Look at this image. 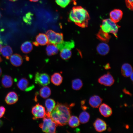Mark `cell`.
Wrapping results in <instances>:
<instances>
[{
  "mask_svg": "<svg viewBox=\"0 0 133 133\" xmlns=\"http://www.w3.org/2000/svg\"><path fill=\"white\" fill-rule=\"evenodd\" d=\"M35 81L36 84L41 86H45L50 83V77L46 73L37 72L35 76Z\"/></svg>",
  "mask_w": 133,
  "mask_h": 133,
  "instance_id": "7",
  "label": "cell"
},
{
  "mask_svg": "<svg viewBox=\"0 0 133 133\" xmlns=\"http://www.w3.org/2000/svg\"><path fill=\"white\" fill-rule=\"evenodd\" d=\"M97 38L100 40L104 43L109 42L111 36L108 33L104 32L101 29L96 34Z\"/></svg>",
  "mask_w": 133,
  "mask_h": 133,
  "instance_id": "21",
  "label": "cell"
},
{
  "mask_svg": "<svg viewBox=\"0 0 133 133\" xmlns=\"http://www.w3.org/2000/svg\"><path fill=\"white\" fill-rule=\"evenodd\" d=\"M121 73L124 77H128L133 73L132 66L129 64L125 63L123 64L121 67Z\"/></svg>",
  "mask_w": 133,
  "mask_h": 133,
  "instance_id": "19",
  "label": "cell"
},
{
  "mask_svg": "<svg viewBox=\"0 0 133 133\" xmlns=\"http://www.w3.org/2000/svg\"><path fill=\"white\" fill-rule=\"evenodd\" d=\"M1 51L2 55L7 59H9L13 53L12 48L8 45L4 46L2 47Z\"/></svg>",
  "mask_w": 133,
  "mask_h": 133,
  "instance_id": "25",
  "label": "cell"
},
{
  "mask_svg": "<svg viewBox=\"0 0 133 133\" xmlns=\"http://www.w3.org/2000/svg\"><path fill=\"white\" fill-rule=\"evenodd\" d=\"M31 112L34 118L35 119L43 118L46 116L45 107L39 103L32 107Z\"/></svg>",
  "mask_w": 133,
  "mask_h": 133,
  "instance_id": "8",
  "label": "cell"
},
{
  "mask_svg": "<svg viewBox=\"0 0 133 133\" xmlns=\"http://www.w3.org/2000/svg\"><path fill=\"white\" fill-rule=\"evenodd\" d=\"M17 85L20 90L26 91L31 90L34 87L33 85L29 86V81L25 78H22L20 79L17 82Z\"/></svg>",
  "mask_w": 133,
  "mask_h": 133,
  "instance_id": "10",
  "label": "cell"
},
{
  "mask_svg": "<svg viewBox=\"0 0 133 133\" xmlns=\"http://www.w3.org/2000/svg\"><path fill=\"white\" fill-rule=\"evenodd\" d=\"M123 91L125 94L130 95V96H131L132 95V94L130 93L129 91L127 90L125 88H124L123 89Z\"/></svg>",
  "mask_w": 133,
  "mask_h": 133,
  "instance_id": "35",
  "label": "cell"
},
{
  "mask_svg": "<svg viewBox=\"0 0 133 133\" xmlns=\"http://www.w3.org/2000/svg\"><path fill=\"white\" fill-rule=\"evenodd\" d=\"M2 73V70L1 68L0 67V76H1V75Z\"/></svg>",
  "mask_w": 133,
  "mask_h": 133,
  "instance_id": "42",
  "label": "cell"
},
{
  "mask_svg": "<svg viewBox=\"0 0 133 133\" xmlns=\"http://www.w3.org/2000/svg\"><path fill=\"white\" fill-rule=\"evenodd\" d=\"M104 67L105 69H108L111 68L110 64L109 63H108L106 65H105Z\"/></svg>",
  "mask_w": 133,
  "mask_h": 133,
  "instance_id": "36",
  "label": "cell"
},
{
  "mask_svg": "<svg viewBox=\"0 0 133 133\" xmlns=\"http://www.w3.org/2000/svg\"><path fill=\"white\" fill-rule=\"evenodd\" d=\"M2 47V45L0 44V52L1 50Z\"/></svg>",
  "mask_w": 133,
  "mask_h": 133,
  "instance_id": "44",
  "label": "cell"
},
{
  "mask_svg": "<svg viewBox=\"0 0 133 133\" xmlns=\"http://www.w3.org/2000/svg\"><path fill=\"white\" fill-rule=\"evenodd\" d=\"M85 100H84L83 101H82L81 102V104L82 105H83L85 103Z\"/></svg>",
  "mask_w": 133,
  "mask_h": 133,
  "instance_id": "40",
  "label": "cell"
},
{
  "mask_svg": "<svg viewBox=\"0 0 133 133\" xmlns=\"http://www.w3.org/2000/svg\"><path fill=\"white\" fill-rule=\"evenodd\" d=\"M70 115V106L66 103L57 102L50 113V117L57 126H61L67 124Z\"/></svg>",
  "mask_w": 133,
  "mask_h": 133,
  "instance_id": "1",
  "label": "cell"
},
{
  "mask_svg": "<svg viewBox=\"0 0 133 133\" xmlns=\"http://www.w3.org/2000/svg\"><path fill=\"white\" fill-rule=\"evenodd\" d=\"M1 13L0 12V17H1Z\"/></svg>",
  "mask_w": 133,
  "mask_h": 133,
  "instance_id": "47",
  "label": "cell"
},
{
  "mask_svg": "<svg viewBox=\"0 0 133 133\" xmlns=\"http://www.w3.org/2000/svg\"><path fill=\"white\" fill-rule=\"evenodd\" d=\"M46 50L47 54L49 56L57 54L59 50L56 45L50 43L47 45Z\"/></svg>",
  "mask_w": 133,
  "mask_h": 133,
  "instance_id": "22",
  "label": "cell"
},
{
  "mask_svg": "<svg viewBox=\"0 0 133 133\" xmlns=\"http://www.w3.org/2000/svg\"><path fill=\"white\" fill-rule=\"evenodd\" d=\"M63 78L59 73H54L51 76L50 80L51 82L55 85L58 86L62 83Z\"/></svg>",
  "mask_w": 133,
  "mask_h": 133,
  "instance_id": "23",
  "label": "cell"
},
{
  "mask_svg": "<svg viewBox=\"0 0 133 133\" xmlns=\"http://www.w3.org/2000/svg\"><path fill=\"white\" fill-rule=\"evenodd\" d=\"M100 84L105 86H110L114 83L115 80L112 75L109 72L101 76L98 80Z\"/></svg>",
  "mask_w": 133,
  "mask_h": 133,
  "instance_id": "9",
  "label": "cell"
},
{
  "mask_svg": "<svg viewBox=\"0 0 133 133\" xmlns=\"http://www.w3.org/2000/svg\"><path fill=\"white\" fill-rule=\"evenodd\" d=\"M90 17L87 11L80 6L73 7L70 11L68 21L82 28L87 27Z\"/></svg>",
  "mask_w": 133,
  "mask_h": 133,
  "instance_id": "2",
  "label": "cell"
},
{
  "mask_svg": "<svg viewBox=\"0 0 133 133\" xmlns=\"http://www.w3.org/2000/svg\"><path fill=\"white\" fill-rule=\"evenodd\" d=\"M42 131L46 133H55L56 131V126L55 123L51 118L46 116L44 118L42 123L39 125Z\"/></svg>",
  "mask_w": 133,
  "mask_h": 133,
  "instance_id": "5",
  "label": "cell"
},
{
  "mask_svg": "<svg viewBox=\"0 0 133 133\" xmlns=\"http://www.w3.org/2000/svg\"><path fill=\"white\" fill-rule=\"evenodd\" d=\"M90 118V115L89 113L85 111H83L80 114L78 118L80 123L84 124L88 122Z\"/></svg>",
  "mask_w": 133,
  "mask_h": 133,
  "instance_id": "29",
  "label": "cell"
},
{
  "mask_svg": "<svg viewBox=\"0 0 133 133\" xmlns=\"http://www.w3.org/2000/svg\"><path fill=\"white\" fill-rule=\"evenodd\" d=\"M55 101L52 99H48L46 100L45 102L46 108V116L50 117V114L55 107Z\"/></svg>",
  "mask_w": 133,
  "mask_h": 133,
  "instance_id": "17",
  "label": "cell"
},
{
  "mask_svg": "<svg viewBox=\"0 0 133 133\" xmlns=\"http://www.w3.org/2000/svg\"><path fill=\"white\" fill-rule=\"evenodd\" d=\"M5 111L6 109L3 106H0V118L3 116Z\"/></svg>",
  "mask_w": 133,
  "mask_h": 133,
  "instance_id": "34",
  "label": "cell"
},
{
  "mask_svg": "<svg viewBox=\"0 0 133 133\" xmlns=\"http://www.w3.org/2000/svg\"><path fill=\"white\" fill-rule=\"evenodd\" d=\"M10 1H16L17 0H9Z\"/></svg>",
  "mask_w": 133,
  "mask_h": 133,
  "instance_id": "45",
  "label": "cell"
},
{
  "mask_svg": "<svg viewBox=\"0 0 133 133\" xmlns=\"http://www.w3.org/2000/svg\"><path fill=\"white\" fill-rule=\"evenodd\" d=\"M2 61V59L0 56V63Z\"/></svg>",
  "mask_w": 133,
  "mask_h": 133,
  "instance_id": "46",
  "label": "cell"
},
{
  "mask_svg": "<svg viewBox=\"0 0 133 133\" xmlns=\"http://www.w3.org/2000/svg\"><path fill=\"white\" fill-rule=\"evenodd\" d=\"M60 51V55L63 59L66 60L69 59L72 55L71 50L74 46L73 41L64 42L56 45Z\"/></svg>",
  "mask_w": 133,
  "mask_h": 133,
  "instance_id": "3",
  "label": "cell"
},
{
  "mask_svg": "<svg viewBox=\"0 0 133 133\" xmlns=\"http://www.w3.org/2000/svg\"><path fill=\"white\" fill-rule=\"evenodd\" d=\"M46 34L49 43L57 45L63 42V36L61 33H56L49 30L47 31Z\"/></svg>",
  "mask_w": 133,
  "mask_h": 133,
  "instance_id": "6",
  "label": "cell"
},
{
  "mask_svg": "<svg viewBox=\"0 0 133 133\" xmlns=\"http://www.w3.org/2000/svg\"><path fill=\"white\" fill-rule=\"evenodd\" d=\"M32 2H36L38 1L39 0H29Z\"/></svg>",
  "mask_w": 133,
  "mask_h": 133,
  "instance_id": "41",
  "label": "cell"
},
{
  "mask_svg": "<svg viewBox=\"0 0 133 133\" xmlns=\"http://www.w3.org/2000/svg\"><path fill=\"white\" fill-rule=\"evenodd\" d=\"M102 99L97 95H94L90 98L89 102L90 105L92 107L97 108L101 104Z\"/></svg>",
  "mask_w": 133,
  "mask_h": 133,
  "instance_id": "20",
  "label": "cell"
},
{
  "mask_svg": "<svg viewBox=\"0 0 133 133\" xmlns=\"http://www.w3.org/2000/svg\"><path fill=\"white\" fill-rule=\"evenodd\" d=\"M120 27L110 18L103 20L100 26L101 29L104 32L110 33L113 34L116 37H117V33Z\"/></svg>",
  "mask_w": 133,
  "mask_h": 133,
  "instance_id": "4",
  "label": "cell"
},
{
  "mask_svg": "<svg viewBox=\"0 0 133 133\" xmlns=\"http://www.w3.org/2000/svg\"><path fill=\"white\" fill-rule=\"evenodd\" d=\"M10 58L11 64L15 66H20L23 62L22 56L19 54L15 53L11 55Z\"/></svg>",
  "mask_w": 133,
  "mask_h": 133,
  "instance_id": "18",
  "label": "cell"
},
{
  "mask_svg": "<svg viewBox=\"0 0 133 133\" xmlns=\"http://www.w3.org/2000/svg\"><path fill=\"white\" fill-rule=\"evenodd\" d=\"M97 52L102 55H105L107 54L110 50V47L107 43L104 42L99 43L96 47Z\"/></svg>",
  "mask_w": 133,
  "mask_h": 133,
  "instance_id": "15",
  "label": "cell"
},
{
  "mask_svg": "<svg viewBox=\"0 0 133 133\" xmlns=\"http://www.w3.org/2000/svg\"><path fill=\"white\" fill-rule=\"evenodd\" d=\"M21 49L23 52L28 53L31 52L33 49V46L29 41H26L21 45Z\"/></svg>",
  "mask_w": 133,
  "mask_h": 133,
  "instance_id": "26",
  "label": "cell"
},
{
  "mask_svg": "<svg viewBox=\"0 0 133 133\" xmlns=\"http://www.w3.org/2000/svg\"><path fill=\"white\" fill-rule=\"evenodd\" d=\"M31 15V13H27L23 18L24 21L26 23H30V21L32 19Z\"/></svg>",
  "mask_w": 133,
  "mask_h": 133,
  "instance_id": "33",
  "label": "cell"
},
{
  "mask_svg": "<svg viewBox=\"0 0 133 133\" xmlns=\"http://www.w3.org/2000/svg\"><path fill=\"white\" fill-rule=\"evenodd\" d=\"M82 109L83 110H86L87 108V107L85 106H83L82 107Z\"/></svg>",
  "mask_w": 133,
  "mask_h": 133,
  "instance_id": "37",
  "label": "cell"
},
{
  "mask_svg": "<svg viewBox=\"0 0 133 133\" xmlns=\"http://www.w3.org/2000/svg\"><path fill=\"white\" fill-rule=\"evenodd\" d=\"M18 100V97L17 94L14 91L9 92L5 99L6 102L8 104L12 105L16 103Z\"/></svg>",
  "mask_w": 133,
  "mask_h": 133,
  "instance_id": "14",
  "label": "cell"
},
{
  "mask_svg": "<svg viewBox=\"0 0 133 133\" xmlns=\"http://www.w3.org/2000/svg\"><path fill=\"white\" fill-rule=\"evenodd\" d=\"M100 106L99 111L103 116L105 117H108L112 115V110L108 105L104 103Z\"/></svg>",
  "mask_w": 133,
  "mask_h": 133,
  "instance_id": "16",
  "label": "cell"
},
{
  "mask_svg": "<svg viewBox=\"0 0 133 133\" xmlns=\"http://www.w3.org/2000/svg\"><path fill=\"white\" fill-rule=\"evenodd\" d=\"M83 85V82L79 79H76L72 81V87L74 90H79L82 88Z\"/></svg>",
  "mask_w": 133,
  "mask_h": 133,
  "instance_id": "30",
  "label": "cell"
},
{
  "mask_svg": "<svg viewBox=\"0 0 133 133\" xmlns=\"http://www.w3.org/2000/svg\"><path fill=\"white\" fill-rule=\"evenodd\" d=\"M123 13L121 10L115 9L112 11L110 13V19L116 23L118 22L121 19Z\"/></svg>",
  "mask_w": 133,
  "mask_h": 133,
  "instance_id": "12",
  "label": "cell"
},
{
  "mask_svg": "<svg viewBox=\"0 0 133 133\" xmlns=\"http://www.w3.org/2000/svg\"><path fill=\"white\" fill-rule=\"evenodd\" d=\"M130 78L131 79V80H132V81H133V73H132V74H131V75L130 76Z\"/></svg>",
  "mask_w": 133,
  "mask_h": 133,
  "instance_id": "39",
  "label": "cell"
},
{
  "mask_svg": "<svg viewBox=\"0 0 133 133\" xmlns=\"http://www.w3.org/2000/svg\"><path fill=\"white\" fill-rule=\"evenodd\" d=\"M94 126L98 132H101L105 131L107 129V124L103 120L98 118L93 123Z\"/></svg>",
  "mask_w": 133,
  "mask_h": 133,
  "instance_id": "13",
  "label": "cell"
},
{
  "mask_svg": "<svg viewBox=\"0 0 133 133\" xmlns=\"http://www.w3.org/2000/svg\"><path fill=\"white\" fill-rule=\"evenodd\" d=\"M125 2L127 7L131 10L133 11V0H125Z\"/></svg>",
  "mask_w": 133,
  "mask_h": 133,
  "instance_id": "32",
  "label": "cell"
},
{
  "mask_svg": "<svg viewBox=\"0 0 133 133\" xmlns=\"http://www.w3.org/2000/svg\"><path fill=\"white\" fill-rule=\"evenodd\" d=\"M51 91L50 88L47 86H44L39 91L40 96L44 98L48 97L51 95Z\"/></svg>",
  "mask_w": 133,
  "mask_h": 133,
  "instance_id": "28",
  "label": "cell"
},
{
  "mask_svg": "<svg viewBox=\"0 0 133 133\" xmlns=\"http://www.w3.org/2000/svg\"><path fill=\"white\" fill-rule=\"evenodd\" d=\"M36 41L33 44L36 46L39 45L44 46L49 43L48 37L46 35L43 33H39L37 35L35 38Z\"/></svg>",
  "mask_w": 133,
  "mask_h": 133,
  "instance_id": "11",
  "label": "cell"
},
{
  "mask_svg": "<svg viewBox=\"0 0 133 133\" xmlns=\"http://www.w3.org/2000/svg\"><path fill=\"white\" fill-rule=\"evenodd\" d=\"M80 123L78 118L74 116L70 117L68 122L69 126L73 128L78 126L80 125Z\"/></svg>",
  "mask_w": 133,
  "mask_h": 133,
  "instance_id": "27",
  "label": "cell"
},
{
  "mask_svg": "<svg viewBox=\"0 0 133 133\" xmlns=\"http://www.w3.org/2000/svg\"><path fill=\"white\" fill-rule=\"evenodd\" d=\"M56 3L62 8H64L70 3L74 2L77 0H55Z\"/></svg>",
  "mask_w": 133,
  "mask_h": 133,
  "instance_id": "31",
  "label": "cell"
},
{
  "mask_svg": "<svg viewBox=\"0 0 133 133\" xmlns=\"http://www.w3.org/2000/svg\"><path fill=\"white\" fill-rule=\"evenodd\" d=\"M3 124L2 121L0 119V128L2 126Z\"/></svg>",
  "mask_w": 133,
  "mask_h": 133,
  "instance_id": "38",
  "label": "cell"
},
{
  "mask_svg": "<svg viewBox=\"0 0 133 133\" xmlns=\"http://www.w3.org/2000/svg\"><path fill=\"white\" fill-rule=\"evenodd\" d=\"M125 127L126 129H128L129 128V126L128 125H126Z\"/></svg>",
  "mask_w": 133,
  "mask_h": 133,
  "instance_id": "43",
  "label": "cell"
},
{
  "mask_svg": "<svg viewBox=\"0 0 133 133\" xmlns=\"http://www.w3.org/2000/svg\"><path fill=\"white\" fill-rule=\"evenodd\" d=\"M1 82L2 85L4 87L9 88L11 87L13 84V79L11 76L5 75L3 77Z\"/></svg>",
  "mask_w": 133,
  "mask_h": 133,
  "instance_id": "24",
  "label": "cell"
}]
</instances>
